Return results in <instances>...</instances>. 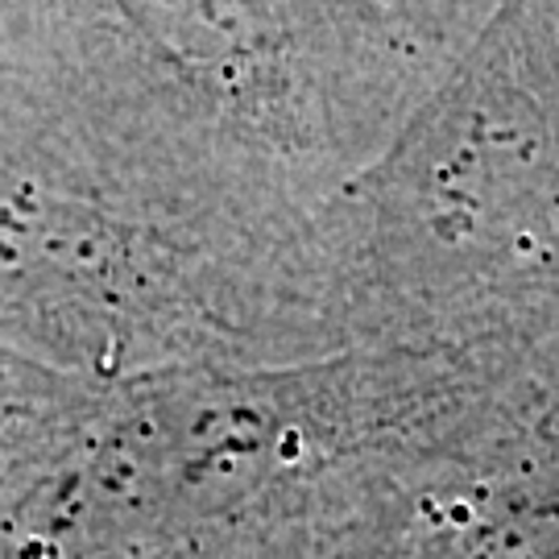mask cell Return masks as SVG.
<instances>
[{"label": "cell", "mask_w": 559, "mask_h": 559, "mask_svg": "<svg viewBox=\"0 0 559 559\" xmlns=\"http://www.w3.org/2000/svg\"><path fill=\"white\" fill-rule=\"evenodd\" d=\"M489 348L270 381L96 385L0 559H390Z\"/></svg>", "instance_id": "1"}]
</instances>
